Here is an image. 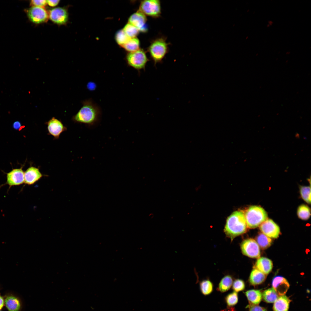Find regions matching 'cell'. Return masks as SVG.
I'll use <instances>...</instances> for the list:
<instances>
[{
    "label": "cell",
    "mask_w": 311,
    "mask_h": 311,
    "mask_svg": "<svg viewBox=\"0 0 311 311\" xmlns=\"http://www.w3.org/2000/svg\"><path fill=\"white\" fill-rule=\"evenodd\" d=\"M256 242L258 245L263 249H266L270 246L272 243V240L263 233H260L256 238Z\"/></svg>",
    "instance_id": "cell-22"
},
{
    "label": "cell",
    "mask_w": 311,
    "mask_h": 311,
    "mask_svg": "<svg viewBox=\"0 0 311 311\" xmlns=\"http://www.w3.org/2000/svg\"><path fill=\"white\" fill-rule=\"evenodd\" d=\"M262 294L263 299L269 303L274 302L278 297V294L273 288L265 290Z\"/></svg>",
    "instance_id": "cell-23"
},
{
    "label": "cell",
    "mask_w": 311,
    "mask_h": 311,
    "mask_svg": "<svg viewBox=\"0 0 311 311\" xmlns=\"http://www.w3.org/2000/svg\"><path fill=\"white\" fill-rule=\"evenodd\" d=\"M245 294L251 305H257L261 300L262 294L259 290H249L245 292Z\"/></svg>",
    "instance_id": "cell-19"
},
{
    "label": "cell",
    "mask_w": 311,
    "mask_h": 311,
    "mask_svg": "<svg viewBox=\"0 0 311 311\" xmlns=\"http://www.w3.org/2000/svg\"><path fill=\"white\" fill-rule=\"evenodd\" d=\"M250 306L249 311H267L264 308L258 305H251Z\"/></svg>",
    "instance_id": "cell-33"
},
{
    "label": "cell",
    "mask_w": 311,
    "mask_h": 311,
    "mask_svg": "<svg viewBox=\"0 0 311 311\" xmlns=\"http://www.w3.org/2000/svg\"><path fill=\"white\" fill-rule=\"evenodd\" d=\"M225 300L228 306H234L237 304L238 301L237 293L234 291L229 294L226 297Z\"/></svg>",
    "instance_id": "cell-30"
},
{
    "label": "cell",
    "mask_w": 311,
    "mask_h": 311,
    "mask_svg": "<svg viewBox=\"0 0 311 311\" xmlns=\"http://www.w3.org/2000/svg\"><path fill=\"white\" fill-rule=\"evenodd\" d=\"M168 45L164 37L157 38L151 41L147 51L155 65L162 62L168 52Z\"/></svg>",
    "instance_id": "cell-3"
},
{
    "label": "cell",
    "mask_w": 311,
    "mask_h": 311,
    "mask_svg": "<svg viewBox=\"0 0 311 311\" xmlns=\"http://www.w3.org/2000/svg\"><path fill=\"white\" fill-rule=\"evenodd\" d=\"M147 21L146 16L138 10L130 17L128 23L136 27L139 32L146 33L148 30Z\"/></svg>",
    "instance_id": "cell-10"
},
{
    "label": "cell",
    "mask_w": 311,
    "mask_h": 311,
    "mask_svg": "<svg viewBox=\"0 0 311 311\" xmlns=\"http://www.w3.org/2000/svg\"><path fill=\"white\" fill-rule=\"evenodd\" d=\"M233 283L232 277L229 275L225 276L220 281L219 285V290L221 292H224L228 290Z\"/></svg>",
    "instance_id": "cell-24"
},
{
    "label": "cell",
    "mask_w": 311,
    "mask_h": 311,
    "mask_svg": "<svg viewBox=\"0 0 311 311\" xmlns=\"http://www.w3.org/2000/svg\"><path fill=\"white\" fill-rule=\"evenodd\" d=\"M140 41L136 37L130 38L125 44L122 45L126 51L132 52L140 49Z\"/></svg>",
    "instance_id": "cell-21"
},
{
    "label": "cell",
    "mask_w": 311,
    "mask_h": 311,
    "mask_svg": "<svg viewBox=\"0 0 311 311\" xmlns=\"http://www.w3.org/2000/svg\"><path fill=\"white\" fill-rule=\"evenodd\" d=\"M245 284L242 280L238 279L234 281L233 285V289L237 292L243 290L245 288Z\"/></svg>",
    "instance_id": "cell-31"
},
{
    "label": "cell",
    "mask_w": 311,
    "mask_h": 311,
    "mask_svg": "<svg viewBox=\"0 0 311 311\" xmlns=\"http://www.w3.org/2000/svg\"><path fill=\"white\" fill-rule=\"evenodd\" d=\"M138 10L146 16L155 18H159L161 14L160 1L158 0L142 1Z\"/></svg>",
    "instance_id": "cell-6"
},
{
    "label": "cell",
    "mask_w": 311,
    "mask_h": 311,
    "mask_svg": "<svg viewBox=\"0 0 311 311\" xmlns=\"http://www.w3.org/2000/svg\"><path fill=\"white\" fill-rule=\"evenodd\" d=\"M48 129L50 134L57 138L65 130V127L60 121L53 117L48 122Z\"/></svg>",
    "instance_id": "cell-15"
},
{
    "label": "cell",
    "mask_w": 311,
    "mask_h": 311,
    "mask_svg": "<svg viewBox=\"0 0 311 311\" xmlns=\"http://www.w3.org/2000/svg\"><path fill=\"white\" fill-rule=\"evenodd\" d=\"M244 215L247 227L251 229L259 226L268 218L265 211L262 207L257 206L249 207Z\"/></svg>",
    "instance_id": "cell-4"
},
{
    "label": "cell",
    "mask_w": 311,
    "mask_h": 311,
    "mask_svg": "<svg viewBox=\"0 0 311 311\" xmlns=\"http://www.w3.org/2000/svg\"><path fill=\"white\" fill-rule=\"evenodd\" d=\"M5 184L10 187L19 185L24 183V172L22 168L13 169L7 173Z\"/></svg>",
    "instance_id": "cell-12"
},
{
    "label": "cell",
    "mask_w": 311,
    "mask_h": 311,
    "mask_svg": "<svg viewBox=\"0 0 311 311\" xmlns=\"http://www.w3.org/2000/svg\"><path fill=\"white\" fill-rule=\"evenodd\" d=\"M130 39L122 29L118 31L115 34V39L117 44L122 46Z\"/></svg>",
    "instance_id": "cell-27"
},
{
    "label": "cell",
    "mask_w": 311,
    "mask_h": 311,
    "mask_svg": "<svg viewBox=\"0 0 311 311\" xmlns=\"http://www.w3.org/2000/svg\"><path fill=\"white\" fill-rule=\"evenodd\" d=\"M30 4L32 6L44 7L47 4V0H33L31 1Z\"/></svg>",
    "instance_id": "cell-32"
},
{
    "label": "cell",
    "mask_w": 311,
    "mask_h": 311,
    "mask_svg": "<svg viewBox=\"0 0 311 311\" xmlns=\"http://www.w3.org/2000/svg\"><path fill=\"white\" fill-rule=\"evenodd\" d=\"M290 301L287 296H280L274 302V311H288Z\"/></svg>",
    "instance_id": "cell-17"
},
{
    "label": "cell",
    "mask_w": 311,
    "mask_h": 311,
    "mask_svg": "<svg viewBox=\"0 0 311 311\" xmlns=\"http://www.w3.org/2000/svg\"><path fill=\"white\" fill-rule=\"evenodd\" d=\"M100 107L91 100L86 101L75 117L77 122L94 126L99 123L101 116Z\"/></svg>",
    "instance_id": "cell-1"
},
{
    "label": "cell",
    "mask_w": 311,
    "mask_h": 311,
    "mask_svg": "<svg viewBox=\"0 0 311 311\" xmlns=\"http://www.w3.org/2000/svg\"><path fill=\"white\" fill-rule=\"evenodd\" d=\"M300 193L303 199L310 204L311 200L310 187L308 186H301L299 188Z\"/></svg>",
    "instance_id": "cell-29"
},
{
    "label": "cell",
    "mask_w": 311,
    "mask_h": 311,
    "mask_svg": "<svg viewBox=\"0 0 311 311\" xmlns=\"http://www.w3.org/2000/svg\"><path fill=\"white\" fill-rule=\"evenodd\" d=\"M126 59L128 65L136 70L139 74L141 70H145L147 63L149 60L145 51L140 49L134 52L128 53Z\"/></svg>",
    "instance_id": "cell-5"
},
{
    "label": "cell",
    "mask_w": 311,
    "mask_h": 311,
    "mask_svg": "<svg viewBox=\"0 0 311 311\" xmlns=\"http://www.w3.org/2000/svg\"><path fill=\"white\" fill-rule=\"evenodd\" d=\"M49 17L54 23L58 25H64L68 21L69 14L67 9L64 7H56L48 12Z\"/></svg>",
    "instance_id": "cell-9"
},
{
    "label": "cell",
    "mask_w": 311,
    "mask_h": 311,
    "mask_svg": "<svg viewBox=\"0 0 311 311\" xmlns=\"http://www.w3.org/2000/svg\"><path fill=\"white\" fill-rule=\"evenodd\" d=\"M297 215L300 219L303 220H307L310 218V208L306 205H300L298 208Z\"/></svg>",
    "instance_id": "cell-25"
},
{
    "label": "cell",
    "mask_w": 311,
    "mask_h": 311,
    "mask_svg": "<svg viewBox=\"0 0 311 311\" xmlns=\"http://www.w3.org/2000/svg\"><path fill=\"white\" fill-rule=\"evenodd\" d=\"M5 303L9 311H19L20 309V302L17 297L14 296H7L5 299Z\"/></svg>",
    "instance_id": "cell-20"
},
{
    "label": "cell",
    "mask_w": 311,
    "mask_h": 311,
    "mask_svg": "<svg viewBox=\"0 0 311 311\" xmlns=\"http://www.w3.org/2000/svg\"><path fill=\"white\" fill-rule=\"evenodd\" d=\"M242 253L250 258L260 257V248L257 242L253 239L250 238L244 240L240 244Z\"/></svg>",
    "instance_id": "cell-8"
},
{
    "label": "cell",
    "mask_w": 311,
    "mask_h": 311,
    "mask_svg": "<svg viewBox=\"0 0 311 311\" xmlns=\"http://www.w3.org/2000/svg\"><path fill=\"white\" fill-rule=\"evenodd\" d=\"M60 0H47V4L51 7L56 6L59 3Z\"/></svg>",
    "instance_id": "cell-34"
},
{
    "label": "cell",
    "mask_w": 311,
    "mask_h": 311,
    "mask_svg": "<svg viewBox=\"0 0 311 311\" xmlns=\"http://www.w3.org/2000/svg\"><path fill=\"white\" fill-rule=\"evenodd\" d=\"M26 12L30 20L35 24L46 22L49 18L48 12L44 7L32 6Z\"/></svg>",
    "instance_id": "cell-7"
},
{
    "label": "cell",
    "mask_w": 311,
    "mask_h": 311,
    "mask_svg": "<svg viewBox=\"0 0 311 311\" xmlns=\"http://www.w3.org/2000/svg\"><path fill=\"white\" fill-rule=\"evenodd\" d=\"M272 288L278 295H284L289 287V282L285 278L280 276L275 277L272 282Z\"/></svg>",
    "instance_id": "cell-13"
},
{
    "label": "cell",
    "mask_w": 311,
    "mask_h": 311,
    "mask_svg": "<svg viewBox=\"0 0 311 311\" xmlns=\"http://www.w3.org/2000/svg\"><path fill=\"white\" fill-rule=\"evenodd\" d=\"M247 227L244 213L241 211H237L228 217L224 231L226 236L232 240L245 233Z\"/></svg>",
    "instance_id": "cell-2"
},
{
    "label": "cell",
    "mask_w": 311,
    "mask_h": 311,
    "mask_svg": "<svg viewBox=\"0 0 311 311\" xmlns=\"http://www.w3.org/2000/svg\"><path fill=\"white\" fill-rule=\"evenodd\" d=\"M13 126L16 128H19L20 126V124L18 122H16L14 123Z\"/></svg>",
    "instance_id": "cell-36"
},
{
    "label": "cell",
    "mask_w": 311,
    "mask_h": 311,
    "mask_svg": "<svg viewBox=\"0 0 311 311\" xmlns=\"http://www.w3.org/2000/svg\"><path fill=\"white\" fill-rule=\"evenodd\" d=\"M200 288L201 292L204 295H208L213 291V285L210 281L205 280L201 282Z\"/></svg>",
    "instance_id": "cell-28"
},
{
    "label": "cell",
    "mask_w": 311,
    "mask_h": 311,
    "mask_svg": "<svg viewBox=\"0 0 311 311\" xmlns=\"http://www.w3.org/2000/svg\"><path fill=\"white\" fill-rule=\"evenodd\" d=\"M4 304V301L3 298L0 295V310L3 308Z\"/></svg>",
    "instance_id": "cell-35"
},
{
    "label": "cell",
    "mask_w": 311,
    "mask_h": 311,
    "mask_svg": "<svg viewBox=\"0 0 311 311\" xmlns=\"http://www.w3.org/2000/svg\"><path fill=\"white\" fill-rule=\"evenodd\" d=\"M42 176L39 169L31 166L28 168L24 172V183L28 185L34 184Z\"/></svg>",
    "instance_id": "cell-14"
},
{
    "label": "cell",
    "mask_w": 311,
    "mask_h": 311,
    "mask_svg": "<svg viewBox=\"0 0 311 311\" xmlns=\"http://www.w3.org/2000/svg\"><path fill=\"white\" fill-rule=\"evenodd\" d=\"M266 278V275L255 268L251 271L249 278L250 284L253 285H258L262 283Z\"/></svg>",
    "instance_id": "cell-18"
},
{
    "label": "cell",
    "mask_w": 311,
    "mask_h": 311,
    "mask_svg": "<svg viewBox=\"0 0 311 311\" xmlns=\"http://www.w3.org/2000/svg\"><path fill=\"white\" fill-rule=\"evenodd\" d=\"M259 228L263 234L270 238H277L280 233L278 226L270 219H267L262 223Z\"/></svg>",
    "instance_id": "cell-11"
},
{
    "label": "cell",
    "mask_w": 311,
    "mask_h": 311,
    "mask_svg": "<svg viewBox=\"0 0 311 311\" xmlns=\"http://www.w3.org/2000/svg\"><path fill=\"white\" fill-rule=\"evenodd\" d=\"M123 30L130 38L136 37L140 32L136 27L129 23L125 26Z\"/></svg>",
    "instance_id": "cell-26"
},
{
    "label": "cell",
    "mask_w": 311,
    "mask_h": 311,
    "mask_svg": "<svg viewBox=\"0 0 311 311\" xmlns=\"http://www.w3.org/2000/svg\"><path fill=\"white\" fill-rule=\"evenodd\" d=\"M272 267V261L270 259L265 257H259L256 263L255 268L265 275L269 273L271 271Z\"/></svg>",
    "instance_id": "cell-16"
}]
</instances>
